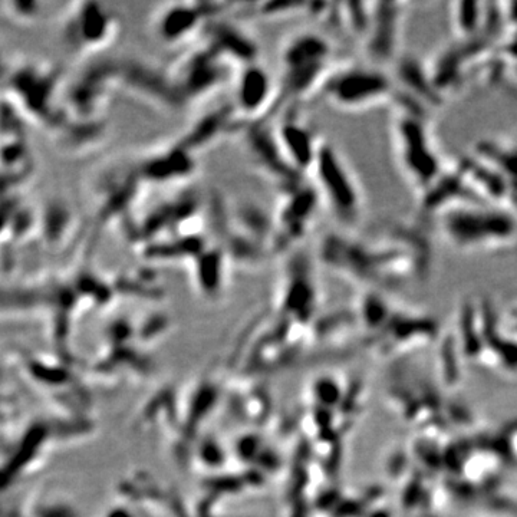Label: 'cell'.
Wrapping results in <instances>:
<instances>
[{
	"label": "cell",
	"instance_id": "6da1fadb",
	"mask_svg": "<svg viewBox=\"0 0 517 517\" xmlns=\"http://www.w3.org/2000/svg\"><path fill=\"white\" fill-rule=\"evenodd\" d=\"M439 232L451 248L489 253L517 245V220L496 204L457 202L439 212Z\"/></svg>",
	"mask_w": 517,
	"mask_h": 517
},
{
	"label": "cell",
	"instance_id": "7a4b0ae2",
	"mask_svg": "<svg viewBox=\"0 0 517 517\" xmlns=\"http://www.w3.org/2000/svg\"><path fill=\"white\" fill-rule=\"evenodd\" d=\"M393 120V148L398 169L417 192L426 194L444 176L443 164L431 135L427 108L405 97Z\"/></svg>",
	"mask_w": 517,
	"mask_h": 517
},
{
	"label": "cell",
	"instance_id": "3957f363",
	"mask_svg": "<svg viewBox=\"0 0 517 517\" xmlns=\"http://www.w3.org/2000/svg\"><path fill=\"white\" fill-rule=\"evenodd\" d=\"M334 48L324 36L302 32L289 39L282 51V84L279 101L301 100L322 91L334 74Z\"/></svg>",
	"mask_w": 517,
	"mask_h": 517
},
{
	"label": "cell",
	"instance_id": "277c9868",
	"mask_svg": "<svg viewBox=\"0 0 517 517\" xmlns=\"http://www.w3.org/2000/svg\"><path fill=\"white\" fill-rule=\"evenodd\" d=\"M311 173L321 202L328 206L332 216L341 225H357L364 209L360 184L337 148L321 141Z\"/></svg>",
	"mask_w": 517,
	"mask_h": 517
},
{
	"label": "cell",
	"instance_id": "5b68a950",
	"mask_svg": "<svg viewBox=\"0 0 517 517\" xmlns=\"http://www.w3.org/2000/svg\"><path fill=\"white\" fill-rule=\"evenodd\" d=\"M321 94L341 110L364 111L393 101L398 87L393 75L375 65L345 67L335 69Z\"/></svg>",
	"mask_w": 517,
	"mask_h": 517
},
{
	"label": "cell",
	"instance_id": "8992f818",
	"mask_svg": "<svg viewBox=\"0 0 517 517\" xmlns=\"http://www.w3.org/2000/svg\"><path fill=\"white\" fill-rule=\"evenodd\" d=\"M229 62L207 45L187 52L171 72L174 85L186 104L204 100L229 81Z\"/></svg>",
	"mask_w": 517,
	"mask_h": 517
},
{
	"label": "cell",
	"instance_id": "52a82bcc",
	"mask_svg": "<svg viewBox=\"0 0 517 517\" xmlns=\"http://www.w3.org/2000/svg\"><path fill=\"white\" fill-rule=\"evenodd\" d=\"M225 3H171L157 12L154 32L167 46H180L202 35L207 23L223 13Z\"/></svg>",
	"mask_w": 517,
	"mask_h": 517
},
{
	"label": "cell",
	"instance_id": "ba28073f",
	"mask_svg": "<svg viewBox=\"0 0 517 517\" xmlns=\"http://www.w3.org/2000/svg\"><path fill=\"white\" fill-rule=\"evenodd\" d=\"M120 88L161 110H179L186 105L171 75L144 62H120Z\"/></svg>",
	"mask_w": 517,
	"mask_h": 517
},
{
	"label": "cell",
	"instance_id": "9c48e42d",
	"mask_svg": "<svg viewBox=\"0 0 517 517\" xmlns=\"http://www.w3.org/2000/svg\"><path fill=\"white\" fill-rule=\"evenodd\" d=\"M245 141L253 163L265 171L270 179L278 181L283 192L302 183V174L289 163L275 131L263 125L262 120L248 123V127H245Z\"/></svg>",
	"mask_w": 517,
	"mask_h": 517
},
{
	"label": "cell",
	"instance_id": "30bf717a",
	"mask_svg": "<svg viewBox=\"0 0 517 517\" xmlns=\"http://www.w3.org/2000/svg\"><path fill=\"white\" fill-rule=\"evenodd\" d=\"M278 91L266 68L258 62L246 65L237 75L233 105L245 123L260 121L278 104Z\"/></svg>",
	"mask_w": 517,
	"mask_h": 517
},
{
	"label": "cell",
	"instance_id": "8fae6325",
	"mask_svg": "<svg viewBox=\"0 0 517 517\" xmlns=\"http://www.w3.org/2000/svg\"><path fill=\"white\" fill-rule=\"evenodd\" d=\"M404 8L403 3H372L371 22L364 44L375 67L388 64L397 55L407 13Z\"/></svg>",
	"mask_w": 517,
	"mask_h": 517
},
{
	"label": "cell",
	"instance_id": "7c38bea8",
	"mask_svg": "<svg viewBox=\"0 0 517 517\" xmlns=\"http://www.w3.org/2000/svg\"><path fill=\"white\" fill-rule=\"evenodd\" d=\"M319 203H322L321 197L315 186L301 183L285 190L283 202L275 219L276 246L286 248L301 240L311 227Z\"/></svg>",
	"mask_w": 517,
	"mask_h": 517
},
{
	"label": "cell",
	"instance_id": "4fadbf2b",
	"mask_svg": "<svg viewBox=\"0 0 517 517\" xmlns=\"http://www.w3.org/2000/svg\"><path fill=\"white\" fill-rule=\"evenodd\" d=\"M72 38L79 49L95 51L113 44L120 34L117 13L100 3H85L71 23Z\"/></svg>",
	"mask_w": 517,
	"mask_h": 517
},
{
	"label": "cell",
	"instance_id": "5bb4252c",
	"mask_svg": "<svg viewBox=\"0 0 517 517\" xmlns=\"http://www.w3.org/2000/svg\"><path fill=\"white\" fill-rule=\"evenodd\" d=\"M202 35L203 44L212 48L229 64L242 65L243 68L258 61V45L235 23L223 21L217 16L207 23Z\"/></svg>",
	"mask_w": 517,
	"mask_h": 517
},
{
	"label": "cell",
	"instance_id": "9a60e30c",
	"mask_svg": "<svg viewBox=\"0 0 517 517\" xmlns=\"http://www.w3.org/2000/svg\"><path fill=\"white\" fill-rule=\"evenodd\" d=\"M143 183L169 184L186 181L196 171L194 154L179 143L148 156L137 166Z\"/></svg>",
	"mask_w": 517,
	"mask_h": 517
},
{
	"label": "cell",
	"instance_id": "2e32d148",
	"mask_svg": "<svg viewBox=\"0 0 517 517\" xmlns=\"http://www.w3.org/2000/svg\"><path fill=\"white\" fill-rule=\"evenodd\" d=\"M242 118L235 105H223L200 118L177 143L196 154L230 134L242 131Z\"/></svg>",
	"mask_w": 517,
	"mask_h": 517
},
{
	"label": "cell",
	"instance_id": "e0dca14e",
	"mask_svg": "<svg viewBox=\"0 0 517 517\" xmlns=\"http://www.w3.org/2000/svg\"><path fill=\"white\" fill-rule=\"evenodd\" d=\"M276 137L281 144L283 153L292 164L293 169L304 176L314 167L321 141L316 140L314 131L302 123L299 118L286 117L278 128Z\"/></svg>",
	"mask_w": 517,
	"mask_h": 517
},
{
	"label": "cell",
	"instance_id": "ac0fdd59",
	"mask_svg": "<svg viewBox=\"0 0 517 517\" xmlns=\"http://www.w3.org/2000/svg\"><path fill=\"white\" fill-rule=\"evenodd\" d=\"M226 253L222 248H206L194 259V279L200 291L216 296L225 282Z\"/></svg>",
	"mask_w": 517,
	"mask_h": 517
},
{
	"label": "cell",
	"instance_id": "d6986e66",
	"mask_svg": "<svg viewBox=\"0 0 517 517\" xmlns=\"http://www.w3.org/2000/svg\"><path fill=\"white\" fill-rule=\"evenodd\" d=\"M484 21L483 5L459 2L451 5V22L457 35L472 38Z\"/></svg>",
	"mask_w": 517,
	"mask_h": 517
},
{
	"label": "cell",
	"instance_id": "ffe728a7",
	"mask_svg": "<svg viewBox=\"0 0 517 517\" xmlns=\"http://www.w3.org/2000/svg\"><path fill=\"white\" fill-rule=\"evenodd\" d=\"M255 8V11L252 9V12L246 13H249V15H259L260 18H278V16L299 12V9L306 8V3L268 2L258 3V5H255Z\"/></svg>",
	"mask_w": 517,
	"mask_h": 517
}]
</instances>
